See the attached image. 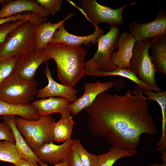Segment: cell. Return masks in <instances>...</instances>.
Listing matches in <instances>:
<instances>
[{
    "label": "cell",
    "instance_id": "cell-1",
    "mask_svg": "<svg viewBox=\"0 0 166 166\" xmlns=\"http://www.w3.org/2000/svg\"><path fill=\"white\" fill-rule=\"evenodd\" d=\"M143 91L137 85L133 95L129 90L122 95L106 92L98 95L84 109L91 133L112 146L126 149H136L143 134L158 133Z\"/></svg>",
    "mask_w": 166,
    "mask_h": 166
},
{
    "label": "cell",
    "instance_id": "cell-2",
    "mask_svg": "<svg viewBox=\"0 0 166 166\" xmlns=\"http://www.w3.org/2000/svg\"><path fill=\"white\" fill-rule=\"evenodd\" d=\"M44 49L50 59L55 61L59 79L62 84L73 88L84 76L86 51L82 46L73 47L51 43Z\"/></svg>",
    "mask_w": 166,
    "mask_h": 166
},
{
    "label": "cell",
    "instance_id": "cell-3",
    "mask_svg": "<svg viewBox=\"0 0 166 166\" xmlns=\"http://www.w3.org/2000/svg\"><path fill=\"white\" fill-rule=\"evenodd\" d=\"M36 25L26 21L0 43V59L19 58L35 49Z\"/></svg>",
    "mask_w": 166,
    "mask_h": 166
},
{
    "label": "cell",
    "instance_id": "cell-4",
    "mask_svg": "<svg viewBox=\"0 0 166 166\" xmlns=\"http://www.w3.org/2000/svg\"><path fill=\"white\" fill-rule=\"evenodd\" d=\"M51 115L40 117L36 120L16 118L17 128L34 152L45 144L53 142V128L56 122Z\"/></svg>",
    "mask_w": 166,
    "mask_h": 166
},
{
    "label": "cell",
    "instance_id": "cell-5",
    "mask_svg": "<svg viewBox=\"0 0 166 166\" xmlns=\"http://www.w3.org/2000/svg\"><path fill=\"white\" fill-rule=\"evenodd\" d=\"M119 27L111 26L109 31L98 38L97 51L93 57L85 63L84 73L91 71L109 72L117 68L112 59L115 49L120 35Z\"/></svg>",
    "mask_w": 166,
    "mask_h": 166
},
{
    "label": "cell",
    "instance_id": "cell-6",
    "mask_svg": "<svg viewBox=\"0 0 166 166\" xmlns=\"http://www.w3.org/2000/svg\"><path fill=\"white\" fill-rule=\"evenodd\" d=\"M152 38L136 42L130 61L129 69L141 81L158 92L161 91L155 79V70L149 54Z\"/></svg>",
    "mask_w": 166,
    "mask_h": 166
},
{
    "label": "cell",
    "instance_id": "cell-7",
    "mask_svg": "<svg viewBox=\"0 0 166 166\" xmlns=\"http://www.w3.org/2000/svg\"><path fill=\"white\" fill-rule=\"evenodd\" d=\"M78 2L81 9L77 6L73 2L70 3L78 8L93 26H98L102 23H107L111 26L124 25L125 21L122 15L123 10L128 6L135 5L137 3L134 1L114 9L109 6L100 5L95 0H79Z\"/></svg>",
    "mask_w": 166,
    "mask_h": 166
},
{
    "label": "cell",
    "instance_id": "cell-8",
    "mask_svg": "<svg viewBox=\"0 0 166 166\" xmlns=\"http://www.w3.org/2000/svg\"><path fill=\"white\" fill-rule=\"evenodd\" d=\"M37 87L35 80L26 81L13 73L0 87V100L16 105H29L37 94Z\"/></svg>",
    "mask_w": 166,
    "mask_h": 166
},
{
    "label": "cell",
    "instance_id": "cell-9",
    "mask_svg": "<svg viewBox=\"0 0 166 166\" xmlns=\"http://www.w3.org/2000/svg\"><path fill=\"white\" fill-rule=\"evenodd\" d=\"M49 59L50 58L44 48L35 49L18 58L14 73L26 81H33L39 66Z\"/></svg>",
    "mask_w": 166,
    "mask_h": 166
},
{
    "label": "cell",
    "instance_id": "cell-10",
    "mask_svg": "<svg viewBox=\"0 0 166 166\" xmlns=\"http://www.w3.org/2000/svg\"><path fill=\"white\" fill-rule=\"evenodd\" d=\"M128 29L129 33L136 42L166 34V13L161 8L154 20L142 24L132 22L129 25Z\"/></svg>",
    "mask_w": 166,
    "mask_h": 166
},
{
    "label": "cell",
    "instance_id": "cell-11",
    "mask_svg": "<svg viewBox=\"0 0 166 166\" xmlns=\"http://www.w3.org/2000/svg\"><path fill=\"white\" fill-rule=\"evenodd\" d=\"M114 85L113 81L106 82L97 81L87 82L84 85L83 95L73 103L70 104L68 110L70 114L75 116L81 110L90 106L101 93L108 91Z\"/></svg>",
    "mask_w": 166,
    "mask_h": 166
},
{
    "label": "cell",
    "instance_id": "cell-12",
    "mask_svg": "<svg viewBox=\"0 0 166 166\" xmlns=\"http://www.w3.org/2000/svg\"><path fill=\"white\" fill-rule=\"evenodd\" d=\"M0 18H5L30 12L42 18L50 15L49 12L40 5L36 0H0Z\"/></svg>",
    "mask_w": 166,
    "mask_h": 166
},
{
    "label": "cell",
    "instance_id": "cell-13",
    "mask_svg": "<svg viewBox=\"0 0 166 166\" xmlns=\"http://www.w3.org/2000/svg\"><path fill=\"white\" fill-rule=\"evenodd\" d=\"M94 32L92 34L85 36H78L71 34L65 28L62 24L55 32L51 43H59L73 47H80L82 45L88 46L90 43H97L99 38L104 34V31L98 26H93Z\"/></svg>",
    "mask_w": 166,
    "mask_h": 166
},
{
    "label": "cell",
    "instance_id": "cell-14",
    "mask_svg": "<svg viewBox=\"0 0 166 166\" xmlns=\"http://www.w3.org/2000/svg\"><path fill=\"white\" fill-rule=\"evenodd\" d=\"M45 63V74L48 83L46 86L38 90L36 97L45 98L56 97L65 98L71 103L76 101L78 98L76 96L77 90L56 81L52 77L47 61Z\"/></svg>",
    "mask_w": 166,
    "mask_h": 166
},
{
    "label": "cell",
    "instance_id": "cell-15",
    "mask_svg": "<svg viewBox=\"0 0 166 166\" xmlns=\"http://www.w3.org/2000/svg\"><path fill=\"white\" fill-rule=\"evenodd\" d=\"M73 141L71 138L60 145L53 142L46 143L33 152L42 162L55 165L65 160Z\"/></svg>",
    "mask_w": 166,
    "mask_h": 166
},
{
    "label": "cell",
    "instance_id": "cell-16",
    "mask_svg": "<svg viewBox=\"0 0 166 166\" xmlns=\"http://www.w3.org/2000/svg\"><path fill=\"white\" fill-rule=\"evenodd\" d=\"M69 103L65 98L50 97L34 101L31 104L41 117L55 113H59L61 116L70 113L68 110Z\"/></svg>",
    "mask_w": 166,
    "mask_h": 166
},
{
    "label": "cell",
    "instance_id": "cell-17",
    "mask_svg": "<svg viewBox=\"0 0 166 166\" xmlns=\"http://www.w3.org/2000/svg\"><path fill=\"white\" fill-rule=\"evenodd\" d=\"M136 41L129 33L124 32L121 34L117 41V51L113 53V61L116 66L129 69L133 47Z\"/></svg>",
    "mask_w": 166,
    "mask_h": 166
},
{
    "label": "cell",
    "instance_id": "cell-18",
    "mask_svg": "<svg viewBox=\"0 0 166 166\" xmlns=\"http://www.w3.org/2000/svg\"><path fill=\"white\" fill-rule=\"evenodd\" d=\"M3 118L8 124L13 132L15 141V145L21 159L34 165L40 164L42 162L29 147L18 130L15 123L16 116H3Z\"/></svg>",
    "mask_w": 166,
    "mask_h": 166
},
{
    "label": "cell",
    "instance_id": "cell-19",
    "mask_svg": "<svg viewBox=\"0 0 166 166\" xmlns=\"http://www.w3.org/2000/svg\"><path fill=\"white\" fill-rule=\"evenodd\" d=\"M74 15L73 13H70L63 19L56 23H52L50 21L36 25L35 49H44L51 43L55 31L65 22Z\"/></svg>",
    "mask_w": 166,
    "mask_h": 166
},
{
    "label": "cell",
    "instance_id": "cell-20",
    "mask_svg": "<svg viewBox=\"0 0 166 166\" xmlns=\"http://www.w3.org/2000/svg\"><path fill=\"white\" fill-rule=\"evenodd\" d=\"M150 48L151 56L155 72L166 75V34L152 38Z\"/></svg>",
    "mask_w": 166,
    "mask_h": 166
},
{
    "label": "cell",
    "instance_id": "cell-21",
    "mask_svg": "<svg viewBox=\"0 0 166 166\" xmlns=\"http://www.w3.org/2000/svg\"><path fill=\"white\" fill-rule=\"evenodd\" d=\"M5 116H18L29 121L37 120L40 117L31 104L16 105L0 100V117Z\"/></svg>",
    "mask_w": 166,
    "mask_h": 166
},
{
    "label": "cell",
    "instance_id": "cell-22",
    "mask_svg": "<svg viewBox=\"0 0 166 166\" xmlns=\"http://www.w3.org/2000/svg\"><path fill=\"white\" fill-rule=\"evenodd\" d=\"M137 153L136 149H126L116 146H112L109 151L97 156V166H113L120 158L132 157Z\"/></svg>",
    "mask_w": 166,
    "mask_h": 166
},
{
    "label": "cell",
    "instance_id": "cell-23",
    "mask_svg": "<svg viewBox=\"0 0 166 166\" xmlns=\"http://www.w3.org/2000/svg\"><path fill=\"white\" fill-rule=\"evenodd\" d=\"M70 114L61 116V119L55 123L53 128L54 141L64 142L71 138L75 122Z\"/></svg>",
    "mask_w": 166,
    "mask_h": 166
},
{
    "label": "cell",
    "instance_id": "cell-24",
    "mask_svg": "<svg viewBox=\"0 0 166 166\" xmlns=\"http://www.w3.org/2000/svg\"><path fill=\"white\" fill-rule=\"evenodd\" d=\"M144 92L149 100L156 101L160 107L162 115V132L157 145L160 148H164L166 147V91L155 92L152 90H145Z\"/></svg>",
    "mask_w": 166,
    "mask_h": 166
},
{
    "label": "cell",
    "instance_id": "cell-25",
    "mask_svg": "<svg viewBox=\"0 0 166 166\" xmlns=\"http://www.w3.org/2000/svg\"><path fill=\"white\" fill-rule=\"evenodd\" d=\"M84 75L93 76L98 77H102L109 76H117L127 78L136 84L141 88L143 90H154V89L145 84L139 80L135 75L129 69L122 68L117 67L114 70L109 72H101L91 71L85 73Z\"/></svg>",
    "mask_w": 166,
    "mask_h": 166
},
{
    "label": "cell",
    "instance_id": "cell-26",
    "mask_svg": "<svg viewBox=\"0 0 166 166\" xmlns=\"http://www.w3.org/2000/svg\"><path fill=\"white\" fill-rule=\"evenodd\" d=\"M21 159L14 144L7 140H0V160L15 164Z\"/></svg>",
    "mask_w": 166,
    "mask_h": 166
},
{
    "label": "cell",
    "instance_id": "cell-27",
    "mask_svg": "<svg viewBox=\"0 0 166 166\" xmlns=\"http://www.w3.org/2000/svg\"><path fill=\"white\" fill-rule=\"evenodd\" d=\"M72 146L78 154L84 166H97V156L89 152L82 145L79 139H73Z\"/></svg>",
    "mask_w": 166,
    "mask_h": 166
},
{
    "label": "cell",
    "instance_id": "cell-28",
    "mask_svg": "<svg viewBox=\"0 0 166 166\" xmlns=\"http://www.w3.org/2000/svg\"><path fill=\"white\" fill-rule=\"evenodd\" d=\"M18 58L0 59V87L15 70Z\"/></svg>",
    "mask_w": 166,
    "mask_h": 166
},
{
    "label": "cell",
    "instance_id": "cell-29",
    "mask_svg": "<svg viewBox=\"0 0 166 166\" xmlns=\"http://www.w3.org/2000/svg\"><path fill=\"white\" fill-rule=\"evenodd\" d=\"M24 20L31 22L36 25L40 24L42 22V18L32 13L19 14L10 17L0 18V26L7 22Z\"/></svg>",
    "mask_w": 166,
    "mask_h": 166
},
{
    "label": "cell",
    "instance_id": "cell-30",
    "mask_svg": "<svg viewBox=\"0 0 166 166\" xmlns=\"http://www.w3.org/2000/svg\"><path fill=\"white\" fill-rule=\"evenodd\" d=\"M39 4L45 9L50 15L53 16L61 9L62 1L61 0H36Z\"/></svg>",
    "mask_w": 166,
    "mask_h": 166
},
{
    "label": "cell",
    "instance_id": "cell-31",
    "mask_svg": "<svg viewBox=\"0 0 166 166\" xmlns=\"http://www.w3.org/2000/svg\"><path fill=\"white\" fill-rule=\"evenodd\" d=\"M24 20L5 23L0 26V43L3 42L13 30L26 22Z\"/></svg>",
    "mask_w": 166,
    "mask_h": 166
},
{
    "label": "cell",
    "instance_id": "cell-32",
    "mask_svg": "<svg viewBox=\"0 0 166 166\" xmlns=\"http://www.w3.org/2000/svg\"><path fill=\"white\" fill-rule=\"evenodd\" d=\"M0 140H7L15 144V141L13 132L8 124L5 121H0Z\"/></svg>",
    "mask_w": 166,
    "mask_h": 166
},
{
    "label": "cell",
    "instance_id": "cell-33",
    "mask_svg": "<svg viewBox=\"0 0 166 166\" xmlns=\"http://www.w3.org/2000/svg\"><path fill=\"white\" fill-rule=\"evenodd\" d=\"M65 160L68 166H84L78 154L72 146L67 153Z\"/></svg>",
    "mask_w": 166,
    "mask_h": 166
},
{
    "label": "cell",
    "instance_id": "cell-34",
    "mask_svg": "<svg viewBox=\"0 0 166 166\" xmlns=\"http://www.w3.org/2000/svg\"><path fill=\"white\" fill-rule=\"evenodd\" d=\"M14 166H41L35 165L31 164L27 161L22 159H20L17 162L14 164Z\"/></svg>",
    "mask_w": 166,
    "mask_h": 166
},
{
    "label": "cell",
    "instance_id": "cell-35",
    "mask_svg": "<svg viewBox=\"0 0 166 166\" xmlns=\"http://www.w3.org/2000/svg\"><path fill=\"white\" fill-rule=\"evenodd\" d=\"M40 165L41 166H50L47 165L46 163L43 162ZM52 166H68V165L65 160H64L59 163Z\"/></svg>",
    "mask_w": 166,
    "mask_h": 166
},
{
    "label": "cell",
    "instance_id": "cell-36",
    "mask_svg": "<svg viewBox=\"0 0 166 166\" xmlns=\"http://www.w3.org/2000/svg\"><path fill=\"white\" fill-rule=\"evenodd\" d=\"M161 158L162 159V162L166 163V152L165 150L161 151Z\"/></svg>",
    "mask_w": 166,
    "mask_h": 166
},
{
    "label": "cell",
    "instance_id": "cell-37",
    "mask_svg": "<svg viewBox=\"0 0 166 166\" xmlns=\"http://www.w3.org/2000/svg\"><path fill=\"white\" fill-rule=\"evenodd\" d=\"M148 166H166V163L163 162L162 164H158L156 163H155L153 164H150Z\"/></svg>",
    "mask_w": 166,
    "mask_h": 166
}]
</instances>
